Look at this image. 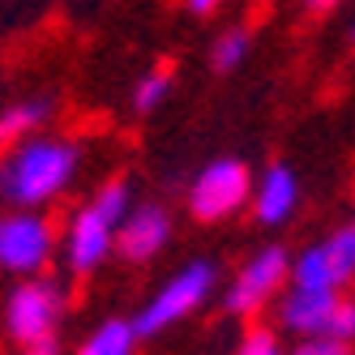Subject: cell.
<instances>
[{
	"label": "cell",
	"instance_id": "obj_15",
	"mask_svg": "<svg viewBox=\"0 0 355 355\" xmlns=\"http://www.w3.org/2000/svg\"><path fill=\"white\" fill-rule=\"evenodd\" d=\"M248 52H252V35H248L244 26H227V31L210 43V69H214V73H236V69H244Z\"/></svg>",
	"mask_w": 355,
	"mask_h": 355
},
{
	"label": "cell",
	"instance_id": "obj_18",
	"mask_svg": "<svg viewBox=\"0 0 355 355\" xmlns=\"http://www.w3.org/2000/svg\"><path fill=\"white\" fill-rule=\"evenodd\" d=\"M287 355H355V347H347V343H334V338H300Z\"/></svg>",
	"mask_w": 355,
	"mask_h": 355
},
{
	"label": "cell",
	"instance_id": "obj_4",
	"mask_svg": "<svg viewBox=\"0 0 355 355\" xmlns=\"http://www.w3.org/2000/svg\"><path fill=\"white\" fill-rule=\"evenodd\" d=\"M291 283V252L283 244H266L257 248L252 257L232 274V283L223 287V313L227 317H257L261 309H270V304L287 291Z\"/></svg>",
	"mask_w": 355,
	"mask_h": 355
},
{
	"label": "cell",
	"instance_id": "obj_13",
	"mask_svg": "<svg viewBox=\"0 0 355 355\" xmlns=\"http://www.w3.org/2000/svg\"><path fill=\"white\" fill-rule=\"evenodd\" d=\"M137 347L141 338L133 329V317H107L78 343L73 355H137Z\"/></svg>",
	"mask_w": 355,
	"mask_h": 355
},
{
	"label": "cell",
	"instance_id": "obj_22",
	"mask_svg": "<svg viewBox=\"0 0 355 355\" xmlns=\"http://www.w3.org/2000/svg\"><path fill=\"white\" fill-rule=\"evenodd\" d=\"M21 355H56V351H21Z\"/></svg>",
	"mask_w": 355,
	"mask_h": 355
},
{
	"label": "cell",
	"instance_id": "obj_23",
	"mask_svg": "<svg viewBox=\"0 0 355 355\" xmlns=\"http://www.w3.org/2000/svg\"><path fill=\"white\" fill-rule=\"evenodd\" d=\"M351 227H355V223H351Z\"/></svg>",
	"mask_w": 355,
	"mask_h": 355
},
{
	"label": "cell",
	"instance_id": "obj_21",
	"mask_svg": "<svg viewBox=\"0 0 355 355\" xmlns=\"http://www.w3.org/2000/svg\"><path fill=\"white\" fill-rule=\"evenodd\" d=\"M347 35H351V47H355V17H351V26H347Z\"/></svg>",
	"mask_w": 355,
	"mask_h": 355
},
{
	"label": "cell",
	"instance_id": "obj_11",
	"mask_svg": "<svg viewBox=\"0 0 355 355\" xmlns=\"http://www.w3.org/2000/svg\"><path fill=\"white\" fill-rule=\"evenodd\" d=\"M343 291H304V287H287L278 295V329H287L295 338H321L329 313H334Z\"/></svg>",
	"mask_w": 355,
	"mask_h": 355
},
{
	"label": "cell",
	"instance_id": "obj_12",
	"mask_svg": "<svg viewBox=\"0 0 355 355\" xmlns=\"http://www.w3.org/2000/svg\"><path fill=\"white\" fill-rule=\"evenodd\" d=\"M52 116H56V98L52 94H35V98L9 103L0 112V155H9V150H17L21 141L39 137L47 124H52Z\"/></svg>",
	"mask_w": 355,
	"mask_h": 355
},
{
	"label": "cell",
	"instance_id": "obj_14",
	"mask_svg": "<svg viewBox=\"0 0 355 355\" xmlns=\"http://www.w3.org/2000/svg\"><path fill=\"white\" fill-rule=\"evenodd\" d=\"M171 86H175V73L167 64H155V69H146L137 86H133V112L137 116H150V112H159L167 98H171Z\"/></svg>",
	"mask_w": 355,
	"mask_h": 355
},
{
	"label": "cell",
	"instance_id": "obj_1",
	"mask_svg": "<svg viewBox=\"0 0 355 355\" xmlns=\"http://www.w3.org/2000/svg\"><path fill=\"white\" fill-rule=\"evenodd\" d=\"M78 171H82L78 141L39 133L31 141H21L17 150H9V155H0V197L13 210H47L78 180Z\"/></svg>",
	"mask_w": 355,
	"mask_h": 355
},
{
	"label": "cell",
	"instance_id": "obj_19",
	"mask_svg": "<svg viewBox=\"0 0 355 355\" xmlns=\"http://www.w3.org/2000/svg\"><path fill=\"white\" fill-rule=\"evenodd\" d=\"M180 5H184L193 17H210V13H218V9L227 5V0H180Z\"/></svg>",
	"mask_w": 355,
	"mask_h": 355
},
{
	"label": "cell",
	"instance_id": "obj_10",
	"mask_svg": "<svg viewBox=\"0 0 355 355\" xmlns=\"http://www.w3.org/2000/svg\"><path fill=\"white\" fill-rule=\"evenodd\" d=\"M248 206L261 227H283L300 210V175L287 163H270L261 175H252Z\"/></svg>",
	"mask_w": 355,
	"mask_h": 355
},
{
	"label": "cell",
	"instance_id": "obj_9",
	"mask_svg": "<svg viewBox=\"0 0 355 355\" xmlns=\"http://www.w3.org/2000/svg\"><path fill=\"white\" fill-rule=\"evenodd\" d=\"M171 244V214L159 201H137L116 227V257L129 266H146Z\"/></svg>",
	"mask_w": 355,
	"mask_h": 355
},
{
	"label": "cell",
	"instance_id": "obj_7",
	"mask_svg": "<svg viewBox=\"0 0 355 355\" xmlns=\"http://www.w3.org/2000/svg\"><path fill=\"white\" fill-rule=\"evenodd\" d=\"M355 278V227H334L329 236L291 257V283L304 291H343Z\"/></svg>",
	"mask_w": 355,
	"mask_h": 355
},
{
	"label": "cell",
	"instance_id": "obj_6",
	"mask_svg": "<svg viewBox=\"0 0 355 355\" xmlns=\"http://www.w3.org/2000/svg\"><path fill=\"white\" fill-rule=\"evenodd\" d=\"M56 223L43 210H9L0 214V270L17 278H39L56 257Z\"/></svg>",
	"mask_w": 355,
	"mask_h": 355
},
{
	"label": "cell",
	"instance_id": "obj_17",
	"mask_svg": "<svg viewBox=\"0 0 355 355\" xmlns=\"http://www.w3.org/2000/svg\"><path fill=\"white\" fill-rule=\"evenodd\" d=\"M236 355H287V351L278 347V334L270 325H248L244 338L236 343Z\"/></svg>",
	"mask_w": 355,
	"mask_h": 355
},
{
	"label": "cell",
	"instance_id": "obj_5",
	"mask_svg": "<svg viewBox=\"0 0 355 355\" xmlns=\"http://www.w3.org/2000/svg\"><path fill=\"white\" fill-rule=\"evenodd\" d=\"M248 193H252L248 163L223 155V159H210L189 180L184 201H189V214L197 223H227V218H236L248 206Z\"/></svg>",
	"mask_w": 355,
	"mask_h": 355
},
{
	"label": "cell",
	"instance_id": "obj_3",
	"mask_svg": "<svg viewBox=\"0 0 355 355\" xmlns=\"http://www.w3.org/2000/svg\"><path fill=\"white\" fill-rule=\"evenodd\" d=\"M218 287V266L197 257V261H184L180 270H171L163 283L150 291V300L141 304V313L133 317V329L137 338H159L167 329H175L180 321H189L201 304H206Z\"/></svg>",
	"mask_w": 355,
	"mask_h": 355
},
{
	"label": "cell",
	"instance_id": "obj_2",
	"mask_svg": "<svg viewBox=\"0 0 355 355\" xmlns=\"http://www.w3.org/2000/svg\"><path fill=\"white\" fill-rule=\"evenodd\" d=\"M64 287L56 278H21L17 287H9L5 304H0V325L5 338L17 343L21 351H56V329L64 317Z\"/></svg>",
	"mask_w": 355,
	"mask_h": 355
},
{
	"label": "cell",
	"instance_id": "obj_16",
	"mask_svg": "<svg viewBox=\"0 0 355 355\" xmlns=\"http://www.w3.org/2000/svg\"><path fill=\"white\" fill-rule=\"evenodd\" d=\"M325 338L355 347V300L351 295H338L334 313H329V325H325Z\"/></svg>",
	"mask_w": 355,
	"mask_h": 355
},
{
	"label": "cell",
	"instance_id": "obj_20",
	"mask_svg": "<svg viewBox=\"0 0 355 355\" xmlns=\"http://www.w3.org/2000/svg\"><path fill=\"white\" fill-rule=\"evenodd\" d=\"M338 5H343V0H304V9L317 13V17H321V13H334Z\"/></svg>",
	"mask_w": 355,
	"mask_h": 355
},
{
	"label": "cell",
	"instance_id": "obj_8",
	"mask_svg": "<svg viewBox=\"0 0 355 355\" xmlns=\"http://www.w3.org/2000/svg\"><path fill=\"white\" fill-rule=\"evenodd\" d=\"M60 248H64V266H69V274L86 278V274H94L98 266H103L107 257H116V227L86 201V206L73 210Z\"/></svg>",
	"mask_w": 355,
	"mask_h": 355
}]
</instances>
